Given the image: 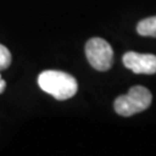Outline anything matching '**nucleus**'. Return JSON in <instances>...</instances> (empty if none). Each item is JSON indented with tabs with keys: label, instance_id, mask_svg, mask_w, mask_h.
I'll list each match as a JSON object with an SVG mask.
<instances>
[{
	"label": "nucleus",
	"instance_id": "f257e3e1",
	"mask_svg": "<svg viewBox=\"0 0 156 156\" xmlns=\"http://www.w3.org/2000/svg\"><path fill=\"white\" fill-rule=\"evenodd\" d=\"M41 89L58 101L73 97L78 90V82L72 75L60 71H44L38 76Z\"/></svg>",
	"mask_w": 156,
	"mask_h": 156
},
{
	"label": "nucleus",
	"instance_id": "f03ea898",
	"mask_svg": "<svg viewBox=\"0 0 156 156\" xmlns=\"http://www.w3.org/2000/svg\"><path fill=\"white\" fill-rule=\"evenodd\" d=\"M151 91L142 86H134L126 95L119 96L115 101V110L118 115L129 117L139 112L145 111L151 104Z\"/></svg>",
	"mask_w": 156,
	"mask_h": 156
},
{
	"label": "nucleus",
	"instance_id": "7ed1b4c3",
	"mask_svg": "<svg viewBox=\"0 0 156 156\" xmlns=\"http://www.w3.org/2000/svg\"><path fill=\"white\" fill-rule=\"evenodd\" d=\"M86 56L90 65L97 71H108L113 64V50L103 38L89 39L86 44Z\"/></svg>",
	"mask_w": 156,
	"mask_h": 156
},
{
	"label": "nucleus",
	"instance_id": "20e7f679",
	"mask_svg": "<svg viewBox=\"0 0 156 156\" xmlns=\"http://www.w3.org/2000/svg\"><path fill=\"white\" fill-rule=\"evenodd\" d=\"M125 67L136 74L156 73V56L149 53H136L129 51L123 57Z\"/></svg>",
	"mask_w": 156,
	"mask_h": 156
},
{
	"label": "nucleus",
	"instance_id": "39448f33",
	"mask_svg": "<svg viewBox=\"0 0 156 156\" xmlns=\"http://www.w3.org/2000/svg\"><path fill=\"white\" fill-rule=\"evenodd\" d=\"M136 31L141 36L156 37V16H151L140 21L136 26Z\"/></svg>",
	"mask_w": 156,
	"mask_h": 156
},
{
	"label": "nucleus",
	"instance_id": "423d86ee",
	"mask_svg": "<svg viewBox=\"0 0 156 156\" xmlns=\"http://www.w3.org/2000/svg\"><path fill=\"white\" fill-rule=\"evenodd\" d=\"M12 62V55L8 49L0 44V71L8 68Z\"/></svg>",
	"mask_w": 156,
	"mask_h": 156
},
{
	"label": "nucleus",
	"instance_id": "0eeeda50",
	"mask_svg": "<svg viewBox=\"0 0 156 156\" xmlns=\"http://www.w3.org/2000/svg\"><path fill=\"white\" fill-rule=\"evenodd\" d=\"M5 88H6V82L1 79V76H0V94H1V93H4Z\"/></svg>",
	"mask_w": 156,
	"mask_h": 156
}]
</instances>
